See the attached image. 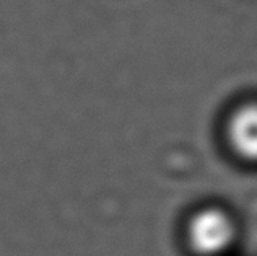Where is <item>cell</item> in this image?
Listing matches in <instances>:
<instances>
[{"instance_id": "cell-1", "label": "cell", "mask_w": 257, "mask_h": 256, "mask_svg": "<svg viewBox=\"0 0 257 256\" xmlns=\"http://www.w3.org/2000/svg\"><path fill=\"white\" fill-rule=\"evenodd\" d=\"M189 246L200 256L223 254L233 245L236 227L229 214L218 207L197 211L187 222Z\"/></svg>"}, {"instance_id": "cell-2", "label": "cell", "mask_w": 257, "mask_h": 256, "mask_svg": "<svg viewBox=\"0 0 257 256\" xmlns=\"http://www.w3.org/2000/svg\"><path fill=\"white\" fill-rule=\"evenodd\" d=\"M228 140L241 158L257 161V105H246L233 113L228 123Z\"/></svg>"}]
</instances>
